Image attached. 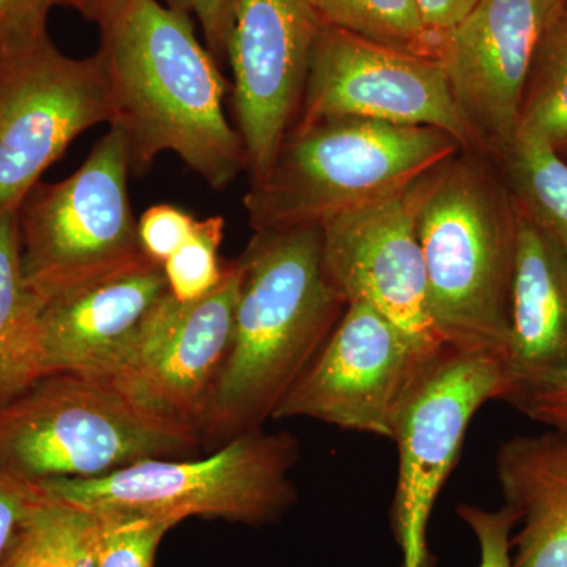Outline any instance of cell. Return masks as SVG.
Wrapping results in <instances>:
<instances>
[{"label":"cell","mask_w":567,"mask_h":567,"mask_svg":"<svg viewBox=\"0 0 567 567\" xmlns=\"http://www.w3.org/2000/svg\"><path fill=\"white\" fill-rule=\"evenodd\" d=\"M114 118L132 171L174 153L213 189L248 169L244 141L227 121L229 82L197 40L193 18L159 0H111L95 22Z\"/></svg>","instance_id":"6da1fadb"},{"label":"cell","mask_w":567,"mask_h":567,"mask_svg":"<svg viewBox=\"0 0 567 567\" xmlns=\"http://www.w3.org/2000/svg\"><path fill=\"white\" fill-rule=\"evenodd\" d=\"M238 264L233 342L200 420L203 442L259 431L349 305L324 270L320 226L254 233Z\"/></svg>","instance_id":"7a4b0ae2"},{"label":"cell","mask_w":567,"mask_h":567,"mask_svg":"<svg viewBox=\"0 0 567 567\" xmlns=\"http://www.w3.org/2000/svg\"><path fill=\"white\" fill-rule=\"evenodd\" d=\"M440 338L507 357L518 213L498 159L461 151L406 188Z\"/></svg>","instance_id":"3957f363"},{"label":"cell","mask_w":567,"mask_h":567,"mask_svg":"<svg viewBox=\"0 0 567 567\" xmlns=\"http://www.w3.org/2000/svg\"><path fill=\"white\" fill-rule=\"evenodd\" d=\"M464 151L451 134L368 118L295 125L270 171L246 193L254 233L322 226L328 219L404 192Z\"/></svg>","instance_id":"277c9868"},{"label":"cell","mask_w":567,"mask_h":567,"mask_svg":"<svg viewBox=\"0 0 567 567\" xmlns=\"http://www.w3.org/2000/svg\"><path fill=\"white\" fill-rule=\"evenodd\" d=\"M203 446L192 424L100 377L44 375L0 409V468L29 481L89 480Z\"/></svg>","instance_id":"5b68a950"},{"label":"cell","mask_w":567,"mask_h":567,"mask_svg":"<svg viewBox=\"0 0 567 567\" xmlns=\"http://www.w3.org/2000/svg\"><path fill=\"white\" fill-rule=\"evenodd\" d=\"M300 456L286 432L249 431L204 458H153L89 480L39 483L44 494L104 520L151 518L181 524L189 517L274 524L297 502L290 470Z\"/></svg>","instance_id":"8992f818"},{"label":"cell","mask_w":567,"mask_h":567,"mask_svg":"<svg viewBox=\"0 0 567 567\" xmlns=\"http://www.w3.org/2000/svg\"><path fill=\"white\" fill-rule=\"evenodd\" d=\"M132 156L117 126L65 181L37 183L18 210L21 270L41 303L147 259L130 203Z\"/></svg>","instance_id":"52a82bcc"},{"label":"cell","mask_w":567,"mask_h":567,"mask_svg":"<svg viewBox=\"0 0 567 567\" xmlns=\"http://www.w3.org/2000/svg\"><path fill=\"white\" fill-rule=\"evenodd\" d=\"M506 394L502 354L445 344L425 363L393 436L399 468L390 527L401 567H435L427 532L436 498L456 468L477 410Z\"/></svg>","instance_id":"ba28073f"},{"label":"cell","mask_w":567,"mask_h":567,"mask_svg":"<svg viewBox=\"0 0 567 567\" xmlns=\"http://www.w3.org/2000/svg\"><path fill=\"white\" fill-rule=\"evenodd\" d=\"M342 117L432 126L464 151L491 153L462 117L442 62L322 24L295 125Z\"/></svg>","instance_id":"9c48e42d"},{"label":"cell","mask_w":567,"mask_h":567,"mask_svg":"<svg viewBox=\"0 0 567 567\" xmlns=\"http://www.w3.org/2000/svg\"><path fill=\"white\" fill-rule=\"evenodd\" d=\"M110 81L99 54L74 59L47 40L0 65V215L20 210L71 142L112 123Z\"/></svg>","instance_id":"30bf717a"},{"label":"cell","mask_w":567,"mask_h":567,"mask_svg":"<svg viewBox=\"0 0 567 567\" xmlns=\"http://www.w3.org/2000/svg\"><path fill=\"white\" fill-rule=\"evenodd\" d=\"M434 354L374 306L352 301L271 417H309L393 440L406 398Z\"/></svg>","instance_id":"8fae6325"},{"label":"cell","mask_w":567,"mask_h":567,"mask_svg":"<svg viewBox=\"0 0 567 567\" xmlns=\"http://www.w3.org/2000/svg\"><path fill=\"white\" fill-rule=\"evenodd\" d=\"M320 28L311 0H238L229 65L251 183L297 122Z\"/></svg>","instance_id":"7c38bea8"},{"label":"cell","mask_w":567,"mask_h":567,"mask_svg":"<svg viewBox=\"0 0 567 567\" xmlns=\"http://www.w3.org/2000/svg\"><path fill=\"white\" fill-rule=\"evenodd\" d=\"M561 0H480L443 37L442 62L458 111L492 155L517 136L537 41Z\"/></svg>","instance_id":"4fadbf2b"},{"label":"cell","mask_w":567,"mask_h":567,"mask_svg":"<svg viewBox=\"0 0 567 567\" xmlns=\"http://www.w3.org/2000/svg\"><path fill=\"white\" fill-rule=\"evenodd\" d=\"M405 192L322 224L323 265L347 303L379 309L424 353L445 346L427 305L423 252Z\"/></svg>","instance_id":"5bb4252c"},{"label":"cell","mask_w":567,"mask_h":567,"mask_svg":"<svg viewBox=\"0 0 567 567\" xmlns=\"http://www.w3.org/2000/svg\"><path fill=\"white\" fill-rule=\"evenodd\" d=\"M240 284V264L234 260L226 264L221 282L199 300L182 303L169 295L125 363L106 380L199 431L233 342Z\"/></svg>","instance_id":"9a60e30c"},{"label":"cell","mask_w":567,"mask_h":567,"mask_svg":"<svg viewBox=\"0 0 567 567\" xmlns=\"http://www.w3.org/2000/svg\"><path fill=\"white\" fill-rule=\"evenodd\" d=\"M162 264L144 259L41 308L44 375L110 379L169 297Z\"/></svg>","instance_id":"2e32d148"},{"label":"cell","mask_w":567,"mask_h":567,"mask_svg":"<svg viewBox=\"0 0 567 567\" xmlns=\"http://www.w3.org/2000/svg\"><path fill=\"white\" fill-rule=\"evenodd\" d=\"M507 394L567 368V260L518 212Z\"/></svg>","instance_id":"e0dca14e"},{"label":"cell","mask_w":567,"mask_h":567,"mask_svg":"<svg viewBox=\"0 0 567 567\" xmlns=\"http://www.w3.org/2000/svg\"><path fill=\"white\" fill-rule=\"evenodd\" d=\"M496 477L516 513L514 567H567V434L516 435L499 446Z\"/></svg>","instance_id":"ac0fdd59"},{"label":"cell","mask_w":567,"mask_h":567,"mask_svg":"<svg viewBox=\"0 0 567 567\" xmlns=\"http://www.w3.org/2000/svg\"><path fill=\"white\" fill-rule=\"evenodd\" d=\"M43 303L21 270L18 212L0 215V409L44 377Z\"/></svg>","instance_id":"d6986e66"},{"label":"cell","mask_w":567,"mask_h":567,"mask_svg":"<svg viewBox=\"0 0 567 567\" xmlns=\"http://www.w3.org/2000/svg\"><path fill=\"white\" fill-rule=\"evenodd\" d=\"M102 536L103 522L95 514L41 491L14 529L0 567H95Z\"/></svg>","instance_id":"ffe728a7"},{"label":"cell","mask_w":567,"mask_h":567,"mask_svg":"<svg viewBox=\"0 0 567 567\" xmlns=\"http://www.w3.org/2000/svg\"><path fill=\"white\" fill-rule=\"evenodd\" d=\"M517 210L567 260V164L546 141L517 134L496 156Z\"/></svg>","instance_id":"44dd1931"},{"label":"cell","mask_w":567,"mask_h":567,"mask_svg":"<svg viewBox=\"0 0 567 567\" xmlns=\"http://www.w3.org/2000/svg\"><path fill=\"white\" fill-rule=\"evenodd\" d=\"M517 134L540 137L557 153L567 148V3L554 11L537 41Z\"/></svg>","instance_id":"7402d4cb"},{"label":"cell","mask_w":567,"mask_h":567,"mask_svg":"<svg viewBox=\"0 0 567 567\" xmlns=\"http://www.w3.org/2000/svg\"><path fill=\"white\" fill-rule=\"evenodd\" d=\"M324 25L440 61L443 37L425 25L416 0H311Z\"/></svg>","instance_id":"603a6c76"},{"label":"cell","mask_w":567,"mask_h":567,"mask_svg":"<svg viewBox=\"0 0 567 567\" xmlns=\"http://www.w3.org/2000/svg\"><path fill=\"white\" fill-rule=\"evenodd\" d=\"M224 227L223 216L197 219L185 245L164 262L167 286L175 300L182 303L199 300L221 282L226 268L219 259Z\"/></svg>","instance_id":"cb8c5ba5"},{"label":"cell","mask_w":567,"mask_h":567,"mask_svg":"<svg viewBox=\"0 0 567 567\" xmlns=\"http://www.w3.org/2000/svg\"><path fill=\"white\" fill-rule=\"evenodd\" d=\"M100 520L103 536L95 567H155L159 544L175 527L173 522L151 518Z\"/></svg>","instance_id":"d4e9b609"},{"label":"cell","mask_w":567,"mask_h":567,"mask_svg":"<svg viewBox=\"0 0 567 567\" xmlns=\"http://www.w3.org/2000/svg\"><path fill=\"white\" fill-rule=\"evenodd\" d=\"M65 0H0V65L50 40L48 21Z\"/></svg>","instance_id":"484cf974"},{"label":"cell","mask_w":567,"mask_h":567,"mask_svg":"<svg viewBox=\"0 0 567 567\" xmlns=\"http://www.w3.org/2000/svg\"><path fill=\"white\" fill-rule=\"evenodd\" d=\"M457 516L476 537L480 546L477 567H514L511 537L518 518L511 507L503 505L499 509L487 511L462 503L457 506Z\"/></svg>","instance_id":"4316f807"},{"label":"cell","mask_w":567,"mask_h":567,"mask_svg":"<svg viewBox=\"0 0 567 567\" xmlns=\"http://www.w3.org/2000/svg\"><path fill=\"white\" fill-rule=\"evenodd\" d=\"M196 223L193 215L174 205L162 204L148 208L137 221L142 251L153 262L164 265L185 245Z\"/></svg>","instance_id":"83f0119b"},{"label":"cell","mask_w":567,"mask_h":567,"mask_svg":"<svg viewBox=\"0 0 567 567\" xmlns=\"http://www.w3.org/2000/svg\"><path fill=\"white\" fill-rule=\"evenodd\" d=\"M506 402L529 420L567 434V368L522 388Z\"/></svg>","instance_id":"f1b7e54d"},{"label":"cell","mask_w":567,"mask_h":567,"mask_svg":"<svg viewBox=\"0 0 567 567\" xmlns=\"http://www.w3.org/2000/svg\"><path fill=\"white\" fill-rule=\"evenodd\" d=\"M166 6L199 22L205 47L215 61L229 63L238 0H166Z\"/></svg>","instance_id":"f546056e"},{"label":"cell","mask_w":567,"mask_h":567,"mask_svg":"<svg viewBox=\"0 0 567 567\" xmlns=\"http://www.w3.org/2000/svg\"><path fill=\"white\" fill-rule=\"evenodd\" d=\"M40 494L39 484L29 483L0 468V558L6 554L21 518Z\"/></svg>","instance_id":"4dcf8cb0"},{"label":"cell","mask_w":567,"mask_h":567,"mask_svg":"<svg viewBox=\"0 0 567 567\" xmlns=\"http://www.w3.org/2000/svg\"><path fill=\"white\" fill-rule=\"evenodd\" d=\"M480 0H416L421 17L436 35H445L475 9Z\"/></svg>","instance_id":"1f68e13d"},{"label":"cell","mask_w":567,"mask_h":567,"mask_svg":"<svg viewBox=\"0 0 567 567\" xmlns=\"http://www.w3.org/2000/svg\"><path fill=\"white\" fill-rule=\"evenodd\" d=\"M111 0H65V7L80 11L85 20L96 22Z\"/></svg>","instance_id":"d6a6232c"},{"label":"cell","mask_w":567,"mask_h":567,"mask_svg":"<svg viewBox=\"0 0 567 567\" xmlns=\"http://www.w3.org/2000/svg\"><path fill=\"white\" fill-rule=\"evenodd\" d=\"M558 155L561 156V158L565 159V162L567 164V148L565 152L558 153Z\"/></svg>","instance_id":"836d02e7"},{"label":"cell","mask_w":567,"mask_h":567,"mask_svg":"<svg viewBox=\"0 0 567 567\" xmlns=\"http://www.w3.org/2000/svg\"><path fill=\"white\" fill-rule=\"evenodd\" d=\"M561 3H567V0H561Z\"/></svg>","instance_id":"e575fe53"}]
</instances>
